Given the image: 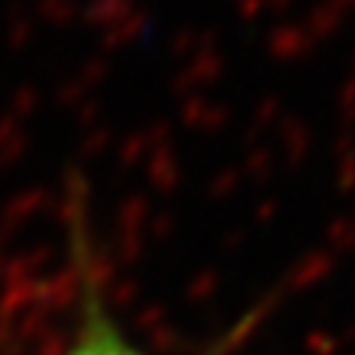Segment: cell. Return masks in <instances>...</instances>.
Instances as JSON below:
<instances>
[{
	"label": "cell",
	"instance_id": "1",
	"mask_svg": "<svg viewBox=\"0 0 355 355\" xmlns=\"http://www.w3.org/2000/svg\"><path fill=\"white\" fill-rule=\"evenodd\" d=\"M80 326H77V338L65 355H148L139 347L125 338V331L116 326V320L110 317L101 293L92 282L83 287V305H80Z\"/></svg>",
	"mask_w": 355,
	"mask_h": 355
}]
</instances>
